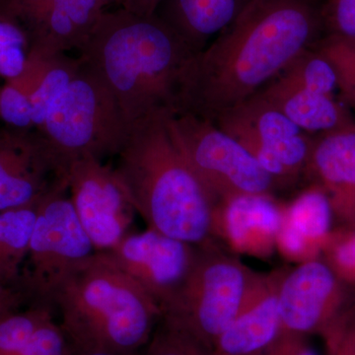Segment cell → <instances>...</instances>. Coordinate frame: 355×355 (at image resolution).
<instances>
[{"label": "cell", "instance_id": "cell-25", "mask_svg": "<svg viewBox=\"0 0 355 355\" xmlns=\"http://www.w3.org/2000/svg\"><path fill=\"white\" fill-rule=\"evenodd\" d=\"M314 48L333 64L340 99L355 112V39L323 36Z\"/></svg>", "mask_w": 355, "mask_h": 355}, {"label": "cell", "instance_id": "cell-17", "mask_svg": "<svg viewBox=\"0 0 355 355\" xmlns=\"http://www.w3.org/2000/svg\"><path fill=\"white\" fill-rule=\"evenodd\" d=\"M258 93L308 135H326L355 125L352 111L336 96L312 92L279 78Z\"/></svg>", "mask_w": 355, "mask_h": 355}, {"label": "cell", "instance_id": "cell-30", "mask_svg": "<svg viewBox=\"0 0 355 355\" xmlns=\"http://www.w3.org/2000/svg\"><path fill=\"white\" fill-rule=\"evenodd\" d=\"M306 336L282 329L272 343L250 355H319Z\"/></svg>", "mask_w": 355, "mask_h": 355}, {"label": "cell", "instance_id": "cell-27", "mask_svg": "<svg viewBox=\"0 0 355 355\" xmlns=\"http://www.w3.org/2000/svg\"><path fill=\"white\" fill-rule=\"evenodd\" d=\"M139 355H207L181 331L160 319L150 340Z\"/></svg>", "mask_w": 355, "mask_h": 355}, {"label": "cell", "instance_id": "cell-31", "mask_svg": "<svg viewBox=\"0 0 355 355\" xmlns=\"http://www.w3.org/2000/svg\"><path fill=\"white\" fill-rule=\"evenodd\" d=\"M26 300H31L23 286H0V320L20 310Z\"/></svg>", "mask_w": 355, "mask_h": 355}, {"label": "cell", "instance_id": "cell-3", "mask_svg": "<svg viewBox=\"0 0 355 355\" xmlns=\"http://www.w3.org/2000/svg\"><path fill=\"white\" fill-rule=\"evenodd\" d=\"M174 114H151L130 125L114 170L147 228L202 247L216 242L217 203L184 155Z\"/></svg>", "mask_w": 355, "mask_h": 355}, {"label": "cell", "instance_id": "cell-26", "mask_svg": "<svg viewBox=\"0 0 355 355\" xmlns=\"http://www.w3.org/2000/svg\"><path fill=\"white\" fill-rule=\"evenodd\" d=\"M30 40L24 28L0 12V78L9 80L24 69Z\"/></svg>", "mask_w": 355, "mask_h": 355}, {"label": "cell", "instance_id": "cell-37", "mask_svg": "<svg viewBox=\"0 0 355 355\" xmlns=\"http://www.w3.org/2000/svg\"><path fill=\"white\" fill-rule=\"evenodd\" d=\"M6 284H4L3 282H1V280H0V286H6ZM11 286H12V284H11Z\"/></svg>", "mask_w": 355, "mask_h": 355}, {"label": "cell", "instance_id": "cell-14", "mask_svg": "<svg viewBox=\"0 0 355 355\" xmlns=\"http://www.w3.org/2000/svg\"><path fill=\"white\" fill-rule=\"evenodd\" d=\"M282 207L272 195L239 196L218 203L212 234L231 251L268 258L277 250L282 223Z\"/></svg>", "mask_w": 355, "mask_h": 355}, {"label": "cell", "instance_id": "cell-20", "mask_svg": "<svg viewBox=\"0 0 355 355\" xmlns=\"http://www.w3.org/2000/svg\"><path fill=\"white\" fill-rule=\"evenodd\" d=\"M254 0H163L156 14L198 55Z\"/></svg>", "mask_w": 355, "mask_h": 355}, {"label": "cell", "instance_id": "cell-36", "mask_svg": "<svg viewBox=\"0 0 355 355\" xmlns=\"http://www.w3.org/2000/svg\"><path fill=\"white\" fill-rule=\"evenodd\" d=\"M72 355H121L116 354H109V352H74Z\"/></svg>", "mask_w": 355, "mask_h": 355}, {"label": "cell", "instance_id": "cell-4", "mask_svg": "<svg viewBox=\"0 0 355 355\" xmlns=\"http://www.w3.org/2000/svg\"><path fill=\"white\" fill-rule=\"evenodd\" d=\"M50 304L76 352L139 355L162 317L153 299L104 252L72 268Z\"/></svg>", "mask_w": 355, "mask_h": 355}, {"label": "cell", "instance_id": "cell-13", "mask_svg": "<svg viewBox=\"0 0 355 355\" xmlns=\"http://www.w3.org/2000/svg\"><path fill=\"white\" fill-rule=\"evenodd\" d=\"M336 291L333 270L316 259L279 272L277 300L282 330L308 336L328 329Z\"/></svg>", "mask_w": 355, "mask_h": 355}, {"label": "cell", "instance_id": "cell-24", "mask_svg": "<svg viewBox=\"0 0 355 355\" xmlns=\"http://www.w3.org/2000/svg\"><path fill=\"white\" fill-rule=\"evenodd\" d=\"M277 78L321 94L336 96L338 92V76L333 64L314 46L294 58Z\"/></svg>", "mask_w": 355, "mask_h": 355}, {"label": "cell", "instance_id": "cell-35", "mask_svg": "<svg viewBox=\"0 0 355 355\" xmlns=\"http://www.w3.org/2000/svg\"><path fill=\"white\" fill-rule=\"evenodd\" d=\"M99 2L100 4H101L103 8L105 9V7L111 6V4H116V6H121L123 0H99Z\"/></svg>", "mask_w": 355, "mask_h": 355}, {"label": "cell", "instance_id": "cell-33", "mask_svg": "<svg viewBox=\"0 0 355 355\" xmlns=\"http://www.w3.org/2000/svg\"><path fill=\"white\" fill-rule=\"evenodd\" d=\"M163 0H123L121 7L132 12L153 15Z\"/></svg>", "mask_w": 355, "mask_h": 355}, {"label": "cell", "instance_id": "cell-1", "mask_svg": "<svg viewBox=\"0 0 355 355\" xmlns=\"http://www.w3.org/2000/svg\"><path fill=\"white\" fill-rule=\"evenodd\" d=\"M323 36L319 0H254L193 58L178 114L214 121L277 78Z\"/></svg>", "mask_w": 355, "mask_h": 355}, {"label": "cell", "instance_id": "cell-5", "mask_svg": "<svg viewBox=\"0 0 355 355\" xmlns=\"http://www.w3.org/2000/svg\"><path fill=\"white\" fill-rule=\"evenodd\" d=\"M259 275L218 242L198 247L190 273L161 319L191 338L207 355L263 287Z\"/></svg>", "mask_w": 355, "mask_h": 355}, {"label": "cell", "instance_id": "cell-23", "mask_svg": "<svg viewBox=\"0 0 355 355\" xmlns=\"http://www.w3.org/2000/svg\"><path fill=\"white\" fill-rule=\"evenodd\" d=\"M80 65L79 58H69L65 53H60L49 60L30 100L34 128L39 130L43 125L51 107L69 87Z\"/></svg>", "mask_w": 355, "mask_h": 355}, {"label": "cell", "instance_id": "cell-29", "mask_svg": "<svg viewBox=\"0 0 355 355\" xmlns=\"http://www.w3.org/2000/svg\"><path fill=\"white\" fill-rule=\"evenodd\" d=\"M0 119L9 127L34 128L31 102L6 81L0 86Z\"/></svg>", "mask_w": 355, "mask_h": 355}, {"label": "cell", "instance_id": "cell-32", "mask_svg": "<svg viewBox=\"0 0 355 355\" xmlns=\"http://www.w3.org/2000/svg\"><path fill=\"white\" fill-rule=\"evenodd\" d=\"M333 258L336 266L343 272L355 275V234L336 244Z\"/></svg>", "mask_w": 355, "mask_h": 355}, {"label": "cell", "instance_id": "cell-15", "mask_svg": "<svg viewBox=\"0 0 355 355\" xmlns=\"http://www.w3.org/2000/svg\"><path fill=\"white\" fill-rule=\"evenodd\" d=\"M306 172L330 198L334 210L355 212V125L314 135Z\"/></svg>", "mask_w": 355, "mask_h": 355}, {"label": "cell", "instance_id": "cell-11", "mask_svg": "<svg viewBox=\"0 0 355 355\" xmlns=\"http://www.w3.org/2000/svg\"><path fill=\"white\" fill-rule=\"evenodd\" d=\"M35 128H0V211L36 207L65 181Z\"/></svg>", "mask_w": 355, "mask_h": 355}, {"label": "cell", "instance_id": "cell-10", "mask_svg": "<svg viewBox=\"0 0 355 355\" xmlns=\"http://www.w3.org/2000/svg\"><path fill=\"white\" fill-rule=\"evenodd\" d=\"M197 252L198 247L147 228L128 233L104 253L153 299L163 314L184 286Z\"/></svg>", "mask_w": 355, "mask_h": 355}, {"label": "cell", "instance_id": "cell-7", "mask_svg": "<svg viewBox=\"0 0 355 355\" xmlns=\"http://www.w3.org/2000/svg\"><path fill=\"white\" fill-rule=\"evenodd\" d=\"M173 121L184 155L217 205L239 196L272 195L277 189L244 146L214 121L187 112L174 114Z\"/></svg>", "mask_w": 355, "mask_h": 355}, {"label": "cell", "instance_id": "cell-21", "mask_svg": "<svg viewBox=\"0 0 355 355\" xmlns=\"http://www.w3.org/2000/svg\"><path fill=\"white\" fill-rule=\"evenodd\" d=\"M214 123L238 141H272L304 132L259 93L218 114Z\"/></svg>", "mask_w": 355, "mask_h": 355}, {"label": "cell", "instance_id": "cell-2", "mask_svg": "<svg viewBox=\"0 0 355 355\" xmlns=\"http://www.w3.org/2000/svg\"><path fill=\"white\" fill-rule=\"evenodd\" d=\"M79 53L109 89L128 127L151 114L179 112L184 76L196 55L157 14L123 7L103 11Z\"/></svg>", "mask_w": 355, "mask_h": 355}, {"label": "cell", "instance_id": "cell-22", "mask_svg": "<svg viewBox=\"0 0 355 355\" xmlns=\"http://www.w3.org/2000/svg\"><path fill=\"white\" fill-rule=\"evenodd\" d=\"M36 207L0 211V280L4 284L22 286Z\"/></svg>", "mask_w": 355, "mask_h": 355}, {"label": "cell", "instance_id": "cell-18", "mask_svg": "<svg viewBox=\"0 0 355 355\" xmlns=\"http://www.w3.org/2000/svg\"><path fill=\"white\" fill-rule=\"evenodd\" d=\"M279 272L266 275L263 287L221 334L210 355H250L279 336Z\"/></svg>", "mask_w": 355, "mask_h": 355}, {"label": "cell", "instance_id": "cell-19", "mask_svg": "<svg viewBox=\"0 0 355 355\" xmlns=\"http://www.w3.org/2000/svg\"><path fill=\"white\" fill-rule=\"evenodd\" d=\"M53 306L33 302L0 320V355H72Z\"/></svg>", "mask_w": 355, "mask_h": 355}, {"label": "cell", "instance_id": "cell-12", "mask_svg": "<svg viewBox=\"0 0 355 355\" xmlns=\"http://www.w3.org/2000/svg\"><path fill=\"white\" fill-rule=\"evenodd\" d=\"M104 10L99 0H0V12L24 28L30 50L46 55L80 50Z\"/></svg>", "mask_w": 355, "mask_h": 355}, {"label": "cell", "instance_id": "cell-8", "mask_svg": "<svg viewBox=\"0 0 355 355\" xmlns=\"http://www.w3.org/2000/svg\"><path fill=\"white\" fill-rule=\"evenodd\" d=\"M96 253L76 216L65 180L36 207L29 253L22 273V286L32 302L50 304L51 293L60 280Z\"/></svg>", "mask_w": 355, "mask_h": 355}, {"label": "cell", "instance_id": "cell-34", "mask_svg": "<svg viewBox=\"0 0 355 355\" xmlns=\"http://www.w3.org/2000/svg\"><path fill=\"white\" fill-rule=\"evenodd\" d=\"M336 347V355H355V331L340 336Z\"/></svg>", "mask_w": 355, "mask_h": 355}, {"label": "cell", "instance_id": "cell-9", "mask_svg": "<svg viewBox=\"0 0 355 355\" xmlns=\"http://www.w3.org/2000/svg\"><path fill=\"white\" fill-rule=\"evenodd\" d=\"M65 178L76 216L96 251H109L130 233L137 211L114 167L88 156L72 162Z\"/></svg>", "mask_w": 355, "mask_h": 355}, {"label": "cell", "instance_id": "cell-28", "mask_svg": "<svg viewBox=\"0 0 355 355\" xmlns=\"http://www.w3.org/2000/svg\"><path fill=\"white\" fill-rule=\"evenodd\" d=\"M324 36L355 39V0L321 2Z\"/></svg>", "mask_w": 355, "mask_h": 355}, {"label": "cell", "instance_id": "cell-6", "mask_svg": "<svg viewBox=\"0 0 355 355\" xmlns=\"http://www.w3.org/2000/svg\"><path fill=\"white\" fill-rule=\"evenodd\" d=\"M80 62L78 73L37 130L64 178L70 164L78 159L91 156L102 160L116 155L130 128L109 89Z\"/></svg>", "mask_w": 355, "mask_h": 355}, {"label": "cell", "instance_id": "cell-16", "mask_svg": "<svg viewBox=\"0 0 355 355\" xmlns=\"http://www.w3.org/2000/svg\"><path fill=\"white\" fill-rule=\"evenodd\" d=\"M334 209L328 195L314 184L282 207L277 250L298 263L314 260L318 246L330 233Z\"/></svg>", "mask_w": 355, "mask_h": 355}]
</instances>
